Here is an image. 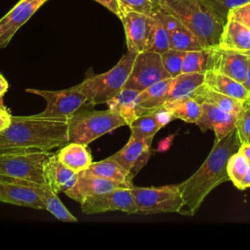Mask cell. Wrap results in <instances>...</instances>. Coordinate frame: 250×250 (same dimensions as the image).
Here are the masks:
<instances>
[{"instance_id": "9c48e42d", "label": "cell", "mask_w": 250, "mask_h": 250, "mask_svg": "<svg viewBox=\"0 0 250 250\" xmlns=\"http://www.w3.org/2000/svg\"><path fill=\"white\" fill-rule=\"evenodd\" d=\"M166 78H170V75L164 68L161 55L145 51L137 54L125 87L141 92Z\"/></svg>"}, {"instance_id": "603a6c76", "label": "cell", "mask_w": 250, "mask_h": 250, "mask_svg": "<svg viewBox=\"0 0 250 250\" xmlns=\"http://www.w3.org/2000/svg\"><path fill=\"white\" fill-rule=\"evenodd\" d=\"M172 77L160 80L140 92L138 97V116L155 111L167 103Z\"/></svg>"}, {"instance_id": "b9f144b4", "label": "cell", "mask_w": 250, "mask_h": 250, "mask_svg": "<svg viewBox=\"0 0 250 250\" xmlns=\"http://www.w3.org/2000/svg\"><path fill=\"white\" fill-rule=\"evenodd\" d=\"M175 137H176V133L173 134V135L167 136L166 138L162 139V140L158 143L156 151H157V152H165V151H167V150L170 148V146H172V143H173V140H174Z\"/></svg>"}, {"instance_id": "83f0119b", "label": "cell", "mask_w": 250, "mask_h": 250, "mask_svg": "<svg viewBox=\"0 0 250 250\" xmlns=\"http://www.w3.org/2000/svg\"><path fill=\"white\" fill-rule=\"evenodd\" d=\"M203 83L204 73H181L180 75L173 77L169 87L167 103L173 102L183 97L190 96Z\"/></svg>"}, {"instance_id": "5b68a950", "label": "cell", "mask_w": 250, "mask_h": 250, "mask_svg": "<svg viewBox=\"0 0 250 250\" xmlns=\"http://www.w3.org/2000/svg\"><path fill=\"white\" fill-rule=\"evenodd\" d=\"M137 53L127 51L106 72L90 76L78 84L80 91L93 105L106 104L124 87L132 71Z\"/></svg>"}, {"instance_id": "ffe728a7", "label": "cell", "mask_w": 250, "mask_h": 250, "mask_svg": "<svg viewBox=\"0 0 250 250\" xmlns=\"http://www.w3.org/2000/svg\"><path fill=\"white\" fill-rule=\"evenodd\" d=\"M46 185L56 193L65 192L71 188L78 180V174L65 167L56 154H52L44 168Z\"/></svg>"}, {"instance_id": "d6a6232c", "label": "cell", "mask_w": 250, "mask_h": 250, "mask_svg": "<svg viewBox=\"0 0 250 250\" xmlns=\"http://www.w3.org/2000/svg\"><path fill=\"white\" fill-rule=\"evenodd\" d=\"M153 19H154V23H153L147 51L154 52L161 55L170 49V36L167 29L162 25V23L155 18Z\"/></svg>"}, {"instance_id": "4dcf8cb0", "label": "cell", "mask_w": 250, "mask_h": 250, "mask_svg": "<svg viewBox=\"0 0 250 250\" xmlns=\"http://www.w3.org/2000/svg\"><path fill=\"white\" fill-rule=\"evenodd\" d=\"M210 48L186 52L182 73H205L207 70H209L211 53Z\"/></svg>"}, {"instance_id": "c3c4849f", "label": "cell", "mask_w": 250, "mask_h": 250, "mask_svg": "<svg viewBox=\"0 0 250 250\" xmlns=\"http://www.w3.org/2000/svg\"><path fill=\"white\" fill-rule=\"evenodd\" d=\"M244 54H246L247 56H249L250 57V51H247V52H244Z\"/></svg>"}, {"instance_id": "6da1fadb", "label": "cell", "mask_w": 250, "mask_h": 250, "mask_svg": "<svg viewBox=\"0 0 250 250\" xmlns=\"http://www.w3.org/2000/svg\"><path fill=\"white\" fill-rule=\"evenodd\" d=\"M240 141L236 129L214 146L202 165L186 181L178 184L184 198L181 214L193 216L208 194L219 185L229 180L227 166L229 158L238 150Z\"/></svg>"}, {"instance_id": "e575fe53", "label": "cell", "mask_w": 250, "mask_h": 250, "mask_svg": "<svg viewBox=\"0 0 250 250\" xmlns=\"http://www.w3.org/2000/svg\"><path fill=\"white\" fill-rule=\"evenodd\" d=\"M120 14L122 12H137L151 16L154 5L150 0H117Z\"/></svg>"}, {"instance_id": "d6986e66", "label": "cell", "mask_w": 250, "mask_h": 250, "mask_svg": "<svg viewBox=\"0 0 250 250\" xmlns=\"http://www.w3.org/2000/svg\"><path fill=\"white\" fill-rule=\"evenodd\" d=\"M0 201L8 204L46 210L39 196L28 187L0 178Z\"/></svg>"}, {"instance_id": "5bb4252c", "label": "cell", "mask_w": 250, "mask_h": 250, "mask_svg": "<svg viewBox=\"0 0 250 250\" xmlns=\"http://www.w3.org/2000/svg\"><path fill=\"white\" fill-rule=\"evenodd\" d=\"M48 0H20L0 19V49L6 48L16 32Z\"/></svg>"}, {"instance_id": "3957f363", "label": "cell", "mask_w": 250, "mask_h": 250, "mask_svg": "<svg viewBox=\"0 0 250 250\" xmlns=\"http://www.w3.org/2000/svg\"><path fill=\"white\" fill-rule=\"evenodd\" d=\"M161 7L180 20L205 48L218 46L227 20L205 2L198 0H166Z\"/></svg>"}, {"instance_id": "1f68e13d", "label": "cell", "mask_w": 250, "mask_h": 250, "mask_svg": "<svg viewBox=\"0 0 250 250\" xmlns=\"http://www.w3.org/2000/svg\"><path fill=\"white\" fill-rule=\"evenodd\" d=\"M249 165L250 163L247 158L238 150L232 153L229 158L227 171L229 180L232 182L235 188H238Z\"/></svg>"}, {"instance_id": "4fadbf2b", "label": "cell", "mask_w": 250, "mask_h": 250, "mask_svg": "<svg viewBox=\"0 0 250 250\" xmlns=\"http://www.w3.org/2000/svg\"><path fill=\"white\" fill-rule=\"evenodd\" d=\"M209 70L226 74L243 83L248 71L250 57L244 53L224 49L219 46L211 47Z\"/></svg>"}, {"instance_id": "7bdbcfd3", "label": "cell", "mask_w": 250, "mask_h": 250, "mask_svg": "<svg viewBox=\"0 0 250 250\" xmlns=\"http://www.w3.org/2000/svg\"><path fill=\"white\" fill-rule=\"evenodd\" d=\"M8 88H9L8 81H7L6 78L0 73V104H3V103H2V98H3V96L6 94V92L8 91Z\"/></svg>"}, {"instance_id": "f6af8a7d", "label": "cell", "mask_w": 250, "mask_h": 250, "mask_svg": "<svg viewBox=\"0 0 250 250\" xmlns=\"http://www.w3.org/2000/svg\"><path fill=\"white\" fill-rule=\"evenodd\" d=\"M238 151H240L249 161L250 163V143H242L240 144L239 147H238Z\"/></svg>"}, {"instance_id": "ab89813d", "label": "cell", "mask_w": 250, "mask_h": 250, "mask_svg": "<svg viewBox=\"0 0 250 250\" xmlns=\"http://www.w3.org/2000/svg\"><path fill=\"white\" fill-rule=\"evenodd\" d=\"M12 116L10 110L3 104H0V133L10 126Z\"/></svg>"}, {"instance_id": "30bf717a", "label": "cell", "mask_w": 250, "mask_h": 250, "mask_svg": "<svg viewBox=\"0 0 250 250\" xmlns=\"http://www.w3.org/2000/svg\"><path fill=\"white\" fill-rule=\"evenodd\" d=\"M80 204L81 211L85 214H98L107 211H121L127 214L137 213V205L131 188H117L89 197Z\"/></svg>"}, {"instance_id": "816d5d0a", "label": "cell", "mask_w": 250, "mask_h": 250, "mask_svg": "<svg viewBox=\"0 0 250 250\" xmlns=\"http://www.w3.org/2000/svg\"></svg>"}, {"instance_id": "484cf974", "label": "cell", "mask_w": 250, "mask_h": 250, "mask_svg": "<svg viewBox=\"0 0 250 250\" xmlns=\"http://www.w3.org/2000/svg\"><path fill=\"white\" fill-rule=\"evenodd\" d=\"M85 171L89 174L122 184L128 188L133 187V178L112 156L98 162H93Z\"/></svg>"}, {"instance_id": "4316f807", "label": "cell", "mask_w": 250, "mask_h": 250, "mask_svg": "<svg viewBox=\"0 0 250 250\" xmlns=\"http://www.w3.org/2000/svg\"><path fill=\"white\" fill-rule=\"evenodd\" d=\"M139 94L140 91L124 87L115 97L106 103L107 108L121 115L129 125L138 117Z\"/></svg>"}, {"instance_id": "d590c367", "label": "cell", "mask_w": 250, "mask_h": 250, "mask_svg": "<svg viewBox=\"0 0 250 250\" xmlns=\"http://www.w3.org/2000/svg\"><path fill=\"white\" fill-rule=\"evenodd\" d=\"M236 132L242 143H248L250 140V104L244 103V108L237 117Z\"/></svg>"}, {"instance_id": "277c9868", "label": "cell", "mask_w": 250, "mask_h": 250, "mask_svg": "<svg viewBox=\"0 0 250 250\" xmlns=\"http://www.w3.org/2000/svg\"><path fill=\"white\" fill-rule=\"evenodd\" d=\"M86 103L75 111L68 120L69 142L88 146L98 138L123 126H128L127 121L117 112L107 108L96 110L85 106Z\"/></svg>"}, {"instance_id": "bcb514c9", "label": "cell", "mask_w": 250, "mask_h": 250, "mask_svg": "<svg viewBox=\"0 0 250 250\" xmlns=\"http://www.w3.org/2000/svg\"><path fill=\"white\" fill-rule=\"evenodd\" d=\"M243 85L245 86V88L248 90V92L250 94V62H249L248 71H247V74H246V78H245V80L243 82ZM246 104H250V98H249V101Z\"/></svg>"}, {"instance_id": "7c38bea8", "label": "cell", "mask_w": 250, "mask_h": 250, "mask_svg": "<svg viewBox=\"0 0 250 250\" xmlns=\"http://www.w3.org/2000/svg\"><path fill=\"white\" fill-rule=\"evenodd\" d=\"M151 16L158 20L167 29L170 36V49L188 52L205 48L199 39L180 20L161 6H154Z\"/></svg>"}, {"instance_id": "f546056e", "label": "cell", "mask_w": 250, "mask_h": 250, "mask_svg": "<svg viewBox=\"0 0 250 250\" xmlns=\"http://www.w3.org/2000/svg\"><path fill=\"white\" fill-rule=\"evenodd\" d=\"M128 126L135 138H153L161 129L154 111L139 115Z\"/></svg>"}, {"instance_id": "f907efd6", "label": "cell", "mask_w": 250, "mask_h": 250, "mask_svg": "<svg viewBox=\"0 0 250 250\" xmlns=\"http://www.w3.org/2000/svg\"><path fill=\"white\" fill-rule=\"evenodd\" d=\"M249 143H250V140H249Z\"/></svg>"}, {"instance_id": "836d02e7", "label": "cell", "mask_w": 250, "mask_h": 250, "mask_svg": "<svg viewBox=\"0 0 250 250\" xmlns=\"http://www.w3.org/2000/svg\"><path fill=\"white\" fill-rule=\"evenodd\" d=\"M185 54L186 52L175 49H169L168 51L161 54L162 63L170 77L173 78L182 73Z\"/></svg>"}, {"instance_id": "681fc988", "label": "cell", "mask_w": 250, "mask_h": 250, "mask_svg": "<svg viewBox=\"0 0 250 250\" xmlns=\"http://www.w3.org/2000/svg\"><path fill=\"white\" fill-rule=\"evenodd\" d=\"M198 1H201V2H203V1H205V0H198Z\"/></svg>"}, {"instance_id": "2e32d148", "label": "cell", "mask_w": 250, "mask_h": 250, "mask_svg": "<svg viewBox=\"0 0 250 250\" xmlns=\"http://www.w3.org/2000/svg\"><path fill=\"white\" fill-rule=\"evenodd\" d=\"M200 104L202 112L195 124L202 132L212 130L215 133V142L222 140L235 129L236 115L226 112L208 103H201Z\"/></svg>"}, {"instance_id": "7402d4cb", "label": "cell", "mask_w": 250, "mask_h": 250, "mask_svg": "<svg viewBox=\"0 0 250 250\" xmlns=\"http://www.w3.org/2000/svg\"><path fill=\"white\" fill-rule=\"evenodd\" d=\"M218 46L241 53L250 51V29L228 17Z\"/></svg>"}, {"instance_id": "ee69618b", "label": "cell", "mask_w": 250, "mask_h": 250, "mask_svg": "<svg viewBox=\"0 0 250 250\" xmlns=\"http://www.w3.org/2000/svg\"><path fill=\"white\" fill-rule=\"evenodd\" d=\"M250 188V165L248 167V170L247 172L245 173L239 187H238V189H245V188Z\"/></svg>"}, {"instance_id": "8d00e7d4", "label": "cell", "mask_w": 250, "mask_h": 250, "mask_svg": "<svg viewBox=\"0 0 250 250\" xmlns=\"http://www.w3.org/2000/svg\"><path fill=\"white\" fill-rule=\"evenodd\" d=\"M203 2L217 12L222 18L227 20L230 10L245 5L249 3L250 0H205Z\"/></svg>"}, {"instance_id": "7dc6e473", "label": "cell", "mask_w": 250, "mask_h": 250, "mask_svg": "<svg viewBox=\"0 0 250 250\" xmlns=\"http://www.w3.org/2000/svg\"><path fill=\"white\" fill-rule=\"evenodd\" d=\"M154 6H161L166 0H150Z\"/></svg>"}, {"instance_id": "8992f818", "label": "cell", "mask_w": 250, "mask_h": 250, "mask_svg": "<svg viewBox=\"0 0 250 250\" xmlns=\"http://www.w3.org/2000/svg\"><path fill=\"white\" fill-rule=\"evenodd\" d=\"M52 154L39 149L0 151V175L12 180L46 184L44 168Z\"/></svg>"}, {"instance_id": "f1b7e54d", "label": "cell", "mask_w": 250, "mask_h": 250, "mask_svg": "<svg viewBox=\"0 0 250 250\" xmlns=\"http://www.w3.org/2000/svg\"><path fill=\"white\" fill-rule=\"evenodd\" d=\"M164 106L172 112L175 119L188 123H196L202 112L201 104L189 96L167 103Z\"/></svg>"}, {"instance_id": "8fae6325", "label": "cell", "mask_w": 250, "mask_h": 250, "mask_svg": "<svg viewBox=\"0 0 250 250\" xmlns=\"http://www.w3.org/2000/svg\"><path fill=\"white\" fill-rule=\"evenodd\" d=\"M119 19L123 23L128 50L137 54L147 51L153 17L137 12H122Z\"/></svg>"}, {"instance_id": "74e56055", "label": "cell", "mask_w": 250, "mask_h": 250, "mask_svg": "<svg viewBox=\"0 0 250 250\" xmlns=\"http://www.w3.org/2000/svg\"><path fill=\"white\" fill-rule=\"evenodd\" d=\"M228 17L239 21L250 29V2L230 10Z\"/></svg>"}, {"instance_id": "d4e9b609", "label": "cell", "mask_w": 250, "mask_h": 250, "mask_svg": "<svg viewBox=\"0 0 250 250\" xmlns=\"http://www.w3.org/2000/svg\"><path fill=\"white\" fill-rule=\"evenodd\" d=\"M189 97L193 98L199 104L201 103L211 104L226 112L236 115L237 117L244 108L243 102L238 101L229 96L221 94L219 92H216L208 88L204 83L200 85Z\"/></svg>"}, {"instance_id": "cb8c5ba5", "label": "cell", "mask_w": 250, "mask_h": 250, "mask_svg": "<svg viewBox=\"0 0 250 250\" xmlns=\"http://www.w3.org/2000/svg\"><path fill=\"white\" fill-rule=\"evenodd\" d=\"M57 156L65 167L77 174L87 170L93 163L87 146L79 143H67L57 152Z\"/></svg>"}, {"instance_id": "52a82bcc", "label": "cell", "mask_w": 250, "mask_h": 250, "mask_svg": "<svg viewBox=\"0 0 250 250\" xmlns=\"http://www.w3.org/2000/svg\"><path fill=\"white\" fill-rule=\"evenodd\" d=\"M137 205V213H180L184 198L177 185L162 187H131Z\"/></svg>"}, {"instance_id": "e0dca14e", "label": "cell", "mask_w": 250, "mask_h": 250, "mask_svg": "<svg viewBox=\"0 0 250 250\" xmlns=\"http://www.w3.org/2000/svg\"><path fill=\"white\" fill-rule=\"evenodd\" d=\"M117 188H128L122 184L112 182L82 171L78 174L76 184L64 193L71 199L81 203L85 199L99 195Z\"/></svg>"}, {"instance_id": "ac0fdd59", "label": "cell", "mask_w": 250, "mask_h": 250, "mask_svg": "<svg viewBox=\"0 0 250 250\" xmlns=\"http://www.w3.org/2000/svg\"><path fill=\"white\" fill-rule=\"evenodd\" d=\"M1 179H5L9 182L20 184L30 188L42 200L45 205V209L50 212L56 219L62 222H77V219L66 209L61 199L58 197V193L53 191L46 184H40L25 180H12L0 175Z\"/></svg>"}, {"instance_id": "ba28073f", "label": "cell", "mask_w": 250, "mask_h": 250, "mask_svg": "<svg viewBox=\"0 0 250 250\" xmlns=\"http://www.w3.org/2000/svg\"><path fill=\"white\" fill-rule=\"evenodd\" d=\"M27 93L42 97L46 101V107L39 114L53 118H68L77 111L87 98L80 91L78 84L67 89L50 91L39 89H25Z\"/></svg>"}, {"instance_id": "9a60e30c", "label": "cell", "mask_w": 250, "mask_h": 250, "mask_svg": "<svg viewBox=\"0 0 250 250\" xmlns=\"http://www.w3.org/2000/svg\"><path fill=\"white\" fill-rule=\"evenodd\" d=\"M152 139L130 136L127 144L111 156L134 178L146 165L151 155Z\"/></svg>"}, {"instance_id": "f35d334b", "label": "cell", "mask_w": 250, "mask_h": 250, "mask_svg": "<svg viewBox=\"0 0 250 250\" xmlns=\"http://www.w3.org/2000/svg\"><path fill=\"white\" fill-rule=\"evenodd\" d=\"M154 112H155L156 118H157L161 128L166 126L168 123H170L172 120L175 119V117L172 114V112L169 109H167L165 106H162L161 108L155 110Z\"/></svg>"}, {"instance_id": "60d3db41", "label": "cell", "mask_w": 250, "mask_h": 250, "mask_svg": "<svg viewBox=\"0 0 250 250\" xmlns=\"http://www.w3.org/2000/svg\"><path fill=\"white\" fill-rule=\"evenodd\" d=\"M104 8H106L109 12L114 14L119 18L120 16V9H119V4L117 0H95Z\"/></svg>"}, {"instance_id": "44dd1931", "label": "cell", "mask_w": 250, "mask_h": 250, "mask_svg": "<svg viewBox=\"0 0 250 250\" xmlns=\"http://www.w3.org/2000/svg\"><path fill=\"white\" fill-rule=\"evenodd\" d=\"M204 84L216 92L229 96L243 103L249 101L250 94L243 83H240L226 74L207 70L204 73Z\"/></svg>"}, {"instance_id": "7a4b0ae2", "label": "cell", "mask_w": 250, "mask_h": 250, "mask_svg": "<svg viewBox=\"0 0 250 250\" xmlns=\"http://www.w3.org/2000/svg\"><path fill=\"white\" fill-rule=\"evenodd\" d=\"M69 143L67 118H53L39 113L12 116L10 126L0 133V151L39 149L51 151Z\"/></svg>"}]
</instances>
